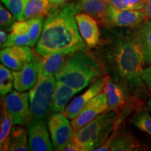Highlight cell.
<instances>
[{
    "label": "cell",
    "instance_id": "1",
    "mask_svg": "<svg viewBox=\"0 0 151 151\" xmlns=\"http://www.w3.org/2000/svg\"><path fill=\"white\" fill-rule=\"evenodd\" d=\"M78 13L73 4L52 7L37 42L38 53L43 57L52 53L69 55L86 50V44L76 20Z\"/></svg>",
    "mask_w": 151,
    "mask_h": 151
},
{
    "label": "cell",
    "instance_id": "2",
    "mask_svg": "<svg viewBox=\"0 0 151 151\" xmlns=\"http://www.w3.org/2000/svg\"><path fill=\"white\" fill-rule=\"evenodd\" d=\"M115 67L118 75L132 84L141 83L145 62L141 44L134 33L122 37L113 52Z\"/></svg>",
    "mask_w": 151,
    "mask_h": 151
},
{
    "label": "cell",
    "instance_id": "3",
    "mask_svg": "<svg viewBox=\"0 0 151 151\" xmlns=\"http://www.w3.org/2000/svg\"><path fill=\"white\" fill-rule=\"evenodd\" d=\"M100 73L99 65L92 58L76 52L66 59L55 77L57 82H62L81 91Z\"/></svg>",
    "mask_w": 151,
    "mask_h": 151
},
{
    "label": "cell",
    "instance_id": "4",
    "mask_svg": "<svg viewBox=\"0 0 151 151\" xmlns=\"http://www.w3.org/2000/svg\"><path fill=\"white\" fill-rule=\"evenodd\" d=\"M116 120V112L106 111L75 132L72 139L81 151L94 150L107 141L115 128Z\"/></svg>",
    "mask_w": 151,
    "mask_h": 151
},
{
    "label": "cell",
    "instance_id": "5",
    "mask_svg": "<svg viewBox=\"0 0 151 151\" xmlns=\"http://www.w3.org/2000/svg\"><path fill=\"white\" fill-rule=\"evenodd\" d=\"M56 78L52 76L38 78L37 83L29 92L30 121L46 120L52 111V104L56 86Z\"/></svg>",
    "mask_w": 151,
    "mask_h": 151
},
{
    "label": "cell",
    "instance_id": "6",
    "mask_svg": "<svg viewBox=\"0 0 151 151\" xmlns=\"http://www.w3.org/2000/svg\"><path fill=\"white\" fill-rule=\"evenodd\" d=\"M29 92L12 91L3 98L5 110L11 114L14 124L27 125L30 122Z\"/></svg>",
    "mask_w": 151,
    "mask_h": 151
},
{
    "label": "cell",
    "instance_id": "7",
    "mask_svg": "<svg viewBox=\"0 0 151 151\" xmlns=\"http://www.w3.org/2000/svg\"><path fill=\"white\" fill-rule=\"evenodd\" d=\"M48 127L54 150H64L75 133L67 117L62 113H54L49 117Z\"/></svg>",
    "mask_w": 151,
    "mask_h": 151
},
{
    "label": "cell",
    "instance_id": "8",
    "mask_svg": "<svg viewBox=\"0 0 151 151\" xmlns=\"http://www.w3.org/2000/svg\"><path fill=\"white\" fill-rule=\"evenodd\" d=\"M109 108L108 100L104 92L100 93L87 103L78 116L71 120V124L74 132H78L88 122L92 121Z\"/></svg>",
    "mask_w": 151,
    "mask_h": 151
},
{
    "label": "cell",
    "instance_id": "9",
    "mask_svg": "<svg viewBox=\"0 0 151 151\" xmlns=\"http://www.w3.org/2000/svg\"><path fill=\"white\" fill-rule=\"evenodd\" d=\"M28 146L32 151H51L54 150L50 139L46 120H32L27 124Z\"/></svg>",
    "mask_w": 151,
    "mask_h": 151
},
{
    "label": "cell",
    "instance_id": "10",
    "mask_svg": "<svg viewBox=\"0 0 151 151\" xmlns=\"http://www.w3.org/2000/svg\"><path fill=\"white\" fill-rule=\"evenodd\" d=\"M146 18L142 10H123L110 4L101 21L113 27H132L138 25Z\"/></svg>",
    "mask_w": 151,
    "mask_h": 151
},
{
    "label": "cell",
    "instance_id": "11",
    "mask_svg": "<svg viewBox=\"0 0 151 151\" xmlns=\"http://www.w3.org/2000/svg\"><path fill=\"white\" fill-rule=\"evenodd\" d=\"M35 57L32 49L27 46H9L0 52L1 63L13 71H20Z\"/></svg>",
    "mask_w": 151,
    "mask_h": 151
},
{
    "label": "cell",
    "instance_id": "12",
    "mask_svg": "<svg viewBox=\"0 0 151 151\" xmlns=\"http://www.w3.org/2000/svg\"><path fill=\"white\" fill-rule=\"evenodd\" d=\"M40 59L36 57L20 71H13L14 77V88L20 92L32 88L39 78V63Z\"/></svg>",
    "mask_w": 151,
    "mask_h": 151
},
{
    "label": "cell",
    "instance_id": "13",
    "mask_svg": "<svg viewBox=\"0 0 151 151\" xmlns=\"http://www.w3.org/2000/svg\"><path fill=\"white\" fill-rule=\"evenodd\" d=\"M76 20L81 37L88 48H93L99 41L100 33L94 18L86 13L76 14Z\"/></svg>",
    "mask_w": 151,
    "mask_h": 151
},
{
    "label": "cell",
    "instance_id": "14",
    "mask_svg": "<svg viewBox=\"0 0 151 151\" xmlns=\"http://www.w3.org/2000/svg\"><path fill=\"white\" fill-rule=\"evenodd\" d=\"M104 86V79L101 78L98 80L97 82L92 84L86 92L74 98L70 104L66 106L62 113L65 115L68 119L73 120L75 117L78 116V113L88 101H90L92 98L102 91Z\"/></svg>",
    "mask_w": 151,
    "mask_h": 151
},
{
    "label": "cell",
    "instance_id": "15",
    "mask_svg": "<svg viewBox=\"0 0 151 151\" xmlns=\"http://www.w3.org/2000/svg\"><path fill=\"white\" fill-rule=\"evenodd\" d=\"M11 33L4 45L3 48L9 46H31L29 35H28V24L25 20H18L13 24L10 29Z\"/></svg>",
    "mask_w": 151,
    "mask_h": 151
},
{
    "label": "cell",
    "instance_id": "16",
    "mask_svg": "<svg viewBox=\"0 0 151 151\" xmlns=\"http://www.w3.org/2000/svg\"><path fill=\"white\" fill-rule=\"evenodd\" d=\"M16 124L13 126L6 141L1 148V150L27 151L29 146L27 141V131L23 127Z\"/></svg>",
    "mask_w": 151,
    "mask_h": 151
},
{
    "label": "cell",
    "instance_id": "17",
    "mask_svg": "<svg viewBox=\"0 0 151 151\" xmlns=\"http://www.w3.org/2000/svg\"><path fill=\"white\" fill-rule=\"evenodd\" d=\"M80 90L75 89L62 82H57L52 104V111L53 113H62L76 94Z\"/></svg>",
    "mask_w": 151,
    "mask_h": 151
},
{
    "label": "cell",
    "instance_id": "18",
    "mask_svg": "<svg viewBox=\"0 0 151 151\" xmlns=\"http://www.w3.org/2000/svg\"><path fill=\"white\" fill-rule=\"evenodd\" d=\"M68 55L63 53H52L43 56L39 63V78L52 76L63 65Z\"/></svg>",
    "mask_w": 151,
    "mask_h": 151
},
{
    "label": "cell",
    "instance_id": "19",
    "mask_svg": "<svg viewBox=\"0 0 151 151\" xmlns=\"http://www.w3.org/2000/svg\"><path fill=\"white\" fill-rule=\"evenodd\" d=\"M104 79V90L108 100L109 108L111 111H118L122 107L124 104L123 90L118 84L115 83L109 76H105Z\"/></svg>",
    "mask_w": 151,
    "mask_h": 151
},
{
    "label": "cell",
    "instance_id": "20",
    "mask_svg": "<svg viewBox=\"0 0 151 151\" xmlns=\"http://www.w3.org/2000/svg\"><path fill=\"white\" fill-rule=\"evenodd\" d=\"M134 33L141 44L145 62L151 64V20H144L139 23Z\"/></svg>",
    "mask_w": 151,
    "mask_h": 151
},
{
    "label": "cell",
    "instance_id": "21",
    "mask_svg": "<svg viewBox=\"0 0 151 151\" xmlns=\"http://www.w3.org/2000/svg\"><path fill=\"white\" fill-rule=\"evenodd\" d=\"M109 5L103 0H80L76 5L77 10L84 11L94 18L102 20L106 14Z\"/></svg>",
    "mask_w": 151,
    "mask_h": 151
},
{
    "label": "cell",
    "instance_id": "22",
    "mask_svg": "<svg viewBox=\"0 0 151 151\" xmlns=\"http://www.w3.org/2000/svg\"><path fill=\"white\" fill-rule=\"evenodd\" d=\"M52 6L48 0H27L24 10L23 20L48 16Z\"/></svg>",
    "mask_w": 151,
    "mask_h": 151
},
{
    "label": "cell",
    "instance_id": "23",
    "mask_svg": "<svg viewBox=\"0 0 151 151\" xmlns=\"http://www.w3.org/2000/svg\"><path fill=\"white\" fill-rule=\"evenodd\" d=\"M142 149L141 143L127 133L119 134L116 137H113L110 146V150L113 151H134Z\"/></svg>",
    "mask_w": 151,
    "mask_h": 151
},
{
    "label": "cell",
    "instance_id": "24",
    "mask_svg": "<svg viewBox=\"0 0 151 151\" xmlns=\"http://www.w3.org/2000/svg\"><path fill=\"white\" fill-rule=\"evenodd\" d=\"M45 16L36 17L27 20L28 35H29L31 46H35L42 33L43 26L45 23Z\"/></svg>",
    "mask_w": 151,
    "mask_h": 151
},
{
    "label": "cell",
    "instance_id": "25",
    "mask_svg": "<svg viewBox=\"0 0 151 151\" xmlns=\"http://www.w3.org/2000/svg\"><path fill=\"white\" fill-rule=\"evenodd\" d=\"M14 87V77L13 71L3 65H0V94L1 97L6 95L9 92H12Z\"/></svg>",
    "mask_w": 151,
    "mask_h": 151
},
{
    "label": "cell",
    "instance_id": "26",
    "mask_svg": "<svg viewBox=\"0 0 151 151\" xmlns=\"http://www.w3.org/2000/svg\"><path fill=\"white\" fill-rule=\"evenodd\" d=\"M14 18L18 20H23L24 10L27 0H1Z\"/></svg>",
    "mask_w": 151,
    "mask_h": 151
},
{
    "label": "cell",
    "instance_id": "27",
    "mask_svg": "<svg viewBox=\"0 0 151 151\" xmlns=\"http://www.w3.org/2000/svg\"><path fill=\"white\" fill-rule=\"evenodd\" d=\"M3 106V104H1ZM4 117L1 120V130H0V146H3L11 131L14 124V118L10 113L6 112L3 106Z\"/></svg>",
    "mask_w": 151,
    "mask_h": 151
},
{
    "label": "cell",
    "instance_id": "28",
    "mask_svg": "<svg viewBox=\"0 0 151 151\" xmlns=\"http://www.w3.org/2000/svg\"><path fill=\"white\" fill-rule=\"evenodd\" d=\"M132 122L137 128L151 136V116L146 111L138 113L132 120Z\"/></svg>",
    "mask_w": 151,
    "mask_h": 151
},
{
    "label": "cell",
    "instance_id": "29",
    "mask_svg": "<svg viewBox=\"0 0 151 151\" xmlns=\"http://www.w3.org/2000/svg\"><path fill=\"white\" fill-rule=\"evenodd\" d=\"M8 10H6L2 5L0 6V25L1 29H11L14 23V18Z\"/></svg>",
    "mask_w": 151,
    "mask_h": 151
},
{
    "label": "cell",
    "instance_id": "30",
    "mask_svg": "<svg viewBox=\"0 0 151 151\" xmlns=\"http://www.w3.org/2000/svg\"><path fill=\"white\" fill-rule=\"evenodd\" d=\"M146 0H124L126 10H142Z\"/></svg>",
    "mask_w": 151,
    "mask_h": 151
},
{
    "label": "cell",
    "instance_id": "31",
    "mask_svg": "<svg viewBox=\"0 0 151 151\" xmlns=\"http://www.w3.org/2000/svg\"><path fill=\"white\" fill-rule=\"evenodd\" d=\"M141 79L151 91V66L146 69H143L142 74H141Z\"/></svg>",
    "mask_w": 151,
    "mask_h": 151
},
{
    "label": "cell",
    "instance_id": "32",
    "mask_svg": "<svg viewBox=\"0 0 151 151\" xmlns=\"http://www.w3.org/2000/svg\"><path fill=\"white\" fill-rule=\"evenodd\" d=\"M65 151H81V148H79L76 143L75 142L73 139H71L69 143L66 146V147L64 149Z\"/></svg>",
    "mask_w": 151,
    "mask_h": 151
},
{
    "label": "cell",
    "instance_id": "33",
    "mask_svg": "<svg viewBox=\"0 0 151 151\" xmlns=\"http://www.w3.org/2000/svg\"><path fill=\"white\" fill-rule=\"evenodd\" d=\"M146 18H151V0H146L142 9Z\"/></svg>",
    "mask_w": 151,
    "mask_h": 151
},
{
    "label": "cell",
    "instance_id": "34",
    "mask_svg": "<svg viewBox=\"0 0 151 151\" xmlns=\"http://www.w3.org/2000/svg\"><path fill=\"white\" fill-rule=\"evenodd\" d=\"M110 4L116 9L126 10L125 6H124V0H111Z\"/></svg>",
    "mask_w": 151,
    "mask_h": 151
},
{
    "label": "cell",
    "instance_id": "35",
    "mask_svg": "<svg viewBox=\"0 0 151 151\" xmlns=\"http://www.w3.org/2000/svg\"><path fill=\"white\" fill-rule=\"evenodd\" d=\"M48 1L52 8V7H58L65 4L68 0H48Z\"/></svg>",
    "mask_w": 151,
    "mask_h": 151
},
{
    "label": "cell",
    "instance_id": "36",
    "mask_svg": "<svg viewBox=\"0 0 151 151\" xmlns=\"http://www.w3.org/2000/svg\"><path fill=\"white\" fill-rule=\"evenodd\" d=\"M7 38H8V35L5 32L4 30L1 29V31H0V44H1V48H3L4 45V43L7 40Z\"/></svg>",
    "mask_w": 151,
    "mask_h": 151
},
{
    "label": "cell",
    "instance_id": "37",
    "mask_svg": "<svg viewBox=\"0 0 151 151\" xmlns=\"http://www.w3.org/2000/svg\"><path fill=\"white\" fill-rule=\"evenodd\" d=\"M148 108H149V110L150 111V112H151V99H150L148 101Z\"/></svg>",
    "mask_w": 151,
    "mask_h": 151
},
{
    "label": "cell",
    "instance_id": "38",
    "mask_svg": "<svg viewBox=\"0 0 151 151\" xmlns=\"http://www.w3.org/2000/svg\"><path fill=\"white\" fill-rule=\"evenodd\" d=\"M104 1H105V2H106V3H108V4H110L111 3V0H103Z\"/></svg>",
    "mask_w": 151,
    "mask_h": 151
}]
</instances>
